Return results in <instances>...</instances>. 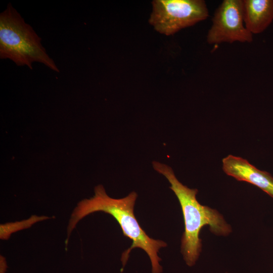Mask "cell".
I'll return each mask as SVG.
<instances>
[{
	"label": "cell",
	"mask_w": 273,
	"mask_h": 273,
	"mask_svg": "<svg viewBox=\"0 0 273 273\" xmlns=\"http://www.w3.org/2000/svg\"><path fill=\"white\" fill-rule=\"evenodd\" d=\"M137 197L136 193L132 192L124 198L114 199L107 194L102 185L96 186L94 196L81 201L72 212L67 228L66 243H68L70 234L80 220L92 213L102 211L112 215L119 223L123 235L132 241L131 246L122 253L123 265L128 260L131 250L139 248L149 256L152 273H161L162 267L159 264L161 259L158 256V252L160 248L166 247L167 244L149 237L141 228L133 212Z\"/></svg>",
	"instance_id": "obj_1"
},
{
	"label": "cell",
	"mask_w": 273,
	"mask_h": 273,
	"mask_svg": "<svg viewBox=\"0 0 273 273\" xmlns=\"http://www.w3.org/2000/svg\"><path fill=\"white\" fill-rule=\"evenodd\" d=\"M154 169L162 174L170 184L169 188L176 196L181 207L185 223V232L181 240V252L187 264H195L201 251L199 233L201 229L208 225L214 234L226 236L231 228L216 210L200 204L196 199L197 189H190L182 184L173 170L166 164L153 161Z\"/></svg>",
	"instance_id": "obj_2"
},
{
	"label": "cell",
	"mask_w": 273,
	"mask_h": 273,
	"mask_svg": "<svg viewBox=\"0 0 273 273\" xmlns=\"http://www.w3.org/2000/svg\"><path fill=\"white\" fill-rule=\"evenodd\" d=\"M41 38L9 4L0 14V58L10 59L18 66L32 69L34 62L53 71L60 70L41 43Z\"/></svg>",
	"instance_id": "obj_3"
},
{
	"label": "cell",
	"mask_w": 273,
	"mask_h": 273,
	"mask_svg": "<svg viewBox=\"0 0 273 273\" xmlns=\"http://www.w3.org/2000/svg\"><path fill=\"white\" fill-rule=\"evenodd\" d=\"M149 23L159 33L173 35L206 20L209 12L203 0H155Z\"/></svg>",
	"instance_id": "obj_4"
},
{
	"label": "cell",
	"mask_w": 273,
	"mask_h": 273,
	"mask_svg": "<svg viewBox=\"0 0 273 273\" xmlns=\"http://www.w3.org/2000/svg\"><path fill=\"white\" fill-rule=\"evenodd\" d=\"M206 38L210 44L253 41V34L244 24L243 0L222 2L213 14Z\"/></svg>",
	"instance_id": "obj_5"
},
{
	"label": "cell",
	"mask_w": 273,
	"mask_h": 273,
	"mask_svg": "<svg viewBox=\"0 0 273 273\" xmlns=\"http://www.w3.org/2000/svg\"><path fill=\"white\" fill-rule=\"evenodd\" d=\"M222 169L228 175L239 181L250 183L273 198V177L241 157L229 155L222 160Z\"/></svg>",
	"instance_id": "obj_6"
},
{
	"label": "cell",
	"mask_w": 273,
	"mask_h": 273,
	"mask_svg": "<svg viewBox=\"0 0 273 273\" xmlns=\"http://www.w3.org/2000/svg\"><path fill=\"white\" fill-rule=\"evenodd\" d=\"M245 27L253 34L264 31L273 21V0H243Z\"/></svg>",
	"instance_id": "obj_7"
}]
</instances>
